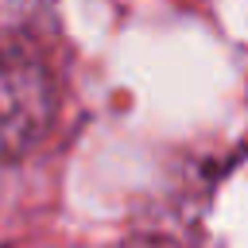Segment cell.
Listing matches in <instances>:
<instances>
[{
	"label": "cell",
	"mask_w": 248,
	"mask_h": 248,
	"mask_svg": "<svg viewBox=\"0 0 248 248\" xmlns=\"http://www.w3.org/2000/svg\"><path fill=\"white\" fill-rule=\"evenodd\" d=\"M54 120V85L43 62L0 50V159L27 155Z\"/></svg>",
	"instance_id": "1"
}]
</instances>
